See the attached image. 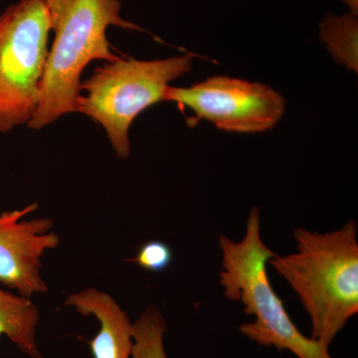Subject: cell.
I'll return each mask as SVG.
<instances>
[{"instance_id": "1", "label": "cell", "mask_w": 358, "mask_h": 358, "mask_svg": "<svg viewBox=\"0 0 358 358\" xmlns=\"http://www.w3.org/2000/svg\"><path fill=\"white\" fill-rule=\"evenodd\" d=\"M294 238L296 251L268 264L300 298L312 322L310 338L329 348L358 313L357 225L350 220L327 233L298 227Z\"/></svg>"}, {"instance_id": "2", "label": "cell", "mask_w": 358, "mask_h": 358, "mask_svg": "<svg viewBox=\"0 0 358 358\" xmlns=\"http://www.w3.org/2000/svg\"><path fill=\"white\" fill-rule=\"evenodd\" d=\"M54 40L43 79L38 109L28 128L41 129L62 115L77 113L81 76L93 60L114 62L107 37L110 26L145 31L122 17L120 0H43Z\"/></svg>"}, {"instance_id": "3", "label": "cell", "mask_w": 358, "mask_h": 358, "mask_svg": "<svg viewBox=\"0 0 358 358\" xmlns=\"http://www.w3.org/2000/svg\"><path fill=\"white\" fill-rule=\"evenodd\" d=\"M222 251V271L219 272L224 296L241 301L244 313L254 315L253 322L239 327L252 341L289 350L298 358H333L329 348L303 336L289 317L284 303L268 281L267 264L275 254L261 237L260 210L254 207L247 220L246 234L239 242L219 237Z\"/></svg>"}, {"instance_id": "4", "label": "cell", "mask_w": 358, "mask_h": 358, "mask_svg": "<svg viewBox=\"0 0 358 358\" xmlns=\"http://www.w3.org/2000/svg\"><path fill=\"white\" fill-rule=\"evenodd\" d=\"M192 66V55L152 61L120 57L107 62L81 82L80 90L86 94L78 98L77 113L101 124L117 157L128 159L129 131L134 120L164 102L169 83L189 72Z\"/></svg>"}, {"instance_id": "5", "label": "cell", "mask_w": 358, "mask_h": 358, "mask_svg": "<svg viewBox=\"0 0 358 358\" xmlns=\"http://www.w3.org/2000/svg\"><path fill=\"white\" fill-rule=\"evenodd\" d=\"M50 32L43 0H20L0 14V134L28 124L38 109Z\"/></svg>"}, {"instance_id": "6", "label": "cell", "mask_w": 358, "mask_h": 358, "mask_svg": "<svg viewBox=\"0 0 358 358\" xmlns=\"http://www.w3.org/2000/svg\"><path fill=\"white\" fill-rule=\"evenodd\" d=\"M164 102L192 110V126L204 120L220 131L238 134L272 129L286 110L284 96L267 85L227 76L208 78L188 88L169 86Z\"/></svg>"}, {"instance_id": "7", "label": "cell", "mask_w": 358, "mask_h": 358, "mask_svg": "<svg viewBox=\"0 0 358 358\" xmlns=\"http://www.w3.org/2000/svg\"><path fill=\"white\" fill-rule=\"evenodd\" d=\"M38 207L34 202L0 214V284L30 299L48 292L41 275L42 257L60 245L52 219H23Z\"/></svg>"}, {"instance_id": "8", "label": "cell", "mask_w": 358, "mask_h": 358, "mask_svg": "<svg viewBox=\"0 0 358 358\" xmlns=\"http://www.w3.org/2000/svg\"><path fill=\"white\" fill-rule=\"evenodd\" d=\"M65 306L93 315L100 322L95 338L89 341L94 358H133L134 324L110 294L95 288L71 294Z\"/></svg>"}, {"instance_id": "9", "label": "cell", "mask_w": 358, "mask_h": 358, "mask_svg": "<svg viewBox=\"0 0 358 358\" xmlns=\"http://www.w3.org/2000/svg\"><path fill=\"white\" fill-rule=\"evenodd\" d=\"M39 308L30 298L0 287V336H6L31 358H43L37 345Z\"/></svg>"}, {"instance_id": "10", "label": "cell", "mask_w": 358, "mask_h": 358, "mask_svg": "<svg viewBox=\"0 0 358 358\" xmlns=\"http://www.w3.org/2000/svg\"><path fill=\"white\" fill-rule=\"evenodd\" d=\"M320 37L336 62L357 72V14H329L320 24Z\"/></svg>"}, {"instance_id": "11", "label": "cell", "mask_w": 358, "mask_h": 358, "mask_svg": "<svg viewBox=\"0 0 358 358\" xmlns=\"http://www.w3.org/2000/svg\"><path fill=\"white\" fill-rule=\"evenodd\" d=\"M166 320L159 308L148 307L134 324L133 358H167L164 345Z\"/></svg>"}, {"instance_id": "12", "label": "cell", "mask_w": 358, "mask_h": 358, "mask_svg": "<svg viewBox=\"0 0 358 358\" xmlns=\"http://www.w3.org/2000/svg\"><path fill=\"white\" fill-rule=\"evenodd\" d=\"M173 250L162 241H150L141 245L134 258L129 260L148 272L159 273L166 270L173 262Z\"/></svg>"}, {"instance_id": "13", "label": "cell", "mask_w": 358, "mask_h": 358, "mask_svg": "<svg viewBox=\"0 0 358 358\" xmlns=\"http://www.w3.org/2000/svg\"><path fill=\"white\" fill-rule=\"evenodd\" d=\"M343 1L350 7V13H358V0H343Z\"/></svg>"}]
</instances>
